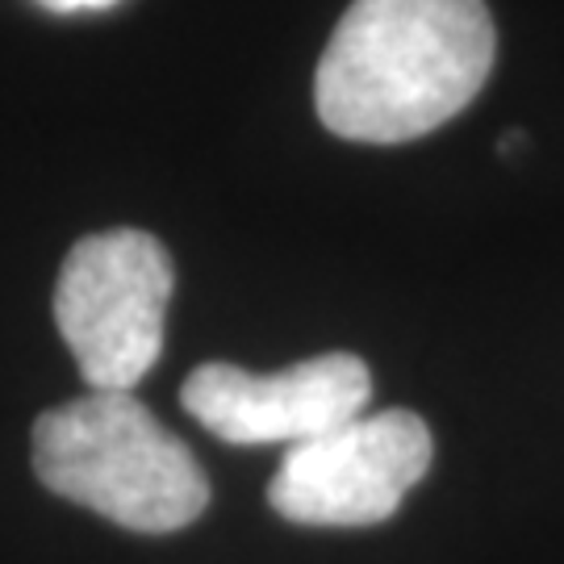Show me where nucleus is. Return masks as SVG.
Segmentation results:
<instances>
[{
	"mask_svg": "<svg viewBox=\"0 0 564 564\" xmlns=\"http://www.w3.org/2000/svg\"><path fill=\"white\" fill-rule=\"evenodd\" d=\"M51 13H93V9H113L118 0H39Z\"/></svg>",
	"mask_w": 564,
	"mask_h": 564,
	"instance_id": "423d86ee",
	"label": "nucleus"
},
{
	"mask_svg": "<svg viewBox=\"0 0 564 564\" xmlns=\"http://www.w3.org/2000/svg\"><path fill=\"white\" fill-rule=\"evenodd\" d=\"M172 256L155 235L121 226L80 239L59 268L55 323L88 389L134 393L163 356Z\"/></svg>",
	"mask_w": 564,
	"mask_h": 564,
	"instance_id": "7ed1b4c3",
	"label": "nucleus"
},
{
	"mask_svg": "<svg viewBox=\"0 0 564 564\" xmlns=\"http://www.w3.org/2000/svg\"><path fill=\"white\" fill-rule=\"evenodd\" d=\"M34 473L51 494L142 535L181 531L209 506V481L188 444L134 393L113 389H88L42 414Z\"/></svg>",
	"mask_w": 564,
	"mask_h": 564,
	"instance_id": "f03ea898",
	"label": "nucleus"
},
{
	"mask_svg": "<svg viewBox=\"0 0 564 564\" xmlns=\"http://www.w3.org/2000/svg\"><path fill=\"white\" fill-rule=\"evenodd\" d=\"M435 456L414 410L360 414L284 452L268 485L272 510L302 527H372L398 514Z\"/></svg>",
	"mask_w": 564,
	"mask_h": 564,
	"instance_id": "20e7f679",
	"label": "nucleus"
},
{
	"mask_svg": "<svg viewBox=\"0 0 564 564\" xmlns=\"http://www.w3.org/2000/svg\"><path fill=\"white\" fill-rule=\"evenodd\" d=\"M372 398V372L351 351H326L256 377L239 364H202L188 372L181 405L226 444H305L360 419Z\"/></svg>",
	"mask_w": 564,
	"mask_h": 564,
	"instance_id": "39448f33",
	"label": "nucleus"
},
{
	"mask_svg": "<svg viewBox=\"0 0 564 564\" xmlns=\"http://www.w3.org/2000/svg\"><path fill=\"white\" fill-rule=\"evenodd\" d=\"M498 30L485 0H356L326 42L314 105L347 142H410L485 88Z\"/></svg>",
	"mask_w": 564,
	"mask_h": 564,
	"instance_id": "f257e3e1",
	"label": "nucleus"
}]
</instances>
